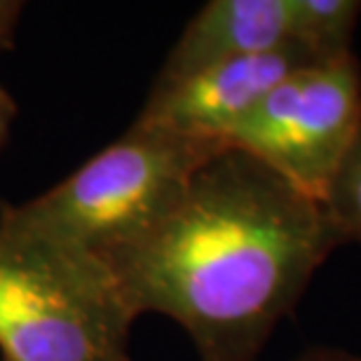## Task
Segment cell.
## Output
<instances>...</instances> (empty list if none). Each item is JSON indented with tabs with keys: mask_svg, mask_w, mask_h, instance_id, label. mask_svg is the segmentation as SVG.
<instances>
[{
	"mask_svg": "<svg viewBox=\"0 0 361 361\" xmlns=\"http://www.w3.org/2000/svg\"><path fill=\"white\" fill-rule=\"evenodd\" d=\"M223 148L134 122L47 192L5 204L0 228L108 270L176 207L195 171Z\"/></svg>",
	"mask_w": 361,
	"mask_h": 361,
	"instance_id": "2",
	"label": "cell"
},
{
	"mask_svg": "<svg viewBox=\"0 0 361 361\" xmlns=\"http://www.w3.org/2000/svg\"><path fill=\"white\" fill-rule=\"evenodd\" d=\"M338 247L322 202L226 146L108 272L134 317L174 319L200 361H254Z\"/></svg>",
	"mask_w": 361,
	"mask_h": 361,
	"instance_id": "1",
	"label": "cell"
},
{
	"mask_svg": "<svg viewBox=\"0 0 361 361\" xmlns=\"http://www.w3.org/2000/svg\"><path fill=\"white\" fill-rule=\"evenodd\" d=\"M291 0H212L188 21L153 85L291 45Z\"/></svg>",
	"mask_w": 361,
	"mask_h": 361,
	"instance_id": "6",
	"label": "cell"
},
{
	"mask_svg": "<svg viewBox=\"0 0 361 361\" xmlns=\"http://www.w3.org/2000/svg\"><path fill=\"white\" fill-rule=\"evenodd\" d=\"M291 42L317 66L355 54L361 3L359 0H291Z\"/></svg>",
	"mask_w": 361,
	"mask_h": 361,
	"instance_id": "7",
	"label": "cell"
},
{
	"mask_svg": "<svg viewBox=\"0 0 361 361\" xmlns=\"http://www.w3.org/2000/svg\"><path fill=\"white\" fill-rule=\"evenodd\" d=\"M322 207L341 244L361 247V115L355 136L329 180Z\"/></svg>",
	"mask_w": 361,
	"mask_h": 361,
	"instance_id": "8",
	"label": "cell"
},
{
	"mask_svg": "<svg viewBox=\"0 0 361 361\" xmlns=\"http://www.w3.org/2000/svg\"><path fill=\"white\" fill-rule=\"evenodd\" d=\"M317 66L300 47L284 45L270 52L240 56L178 82L153 85L136 125L197 141L223 143L281 80L300 68Z\"/></svg>",
	"mask_w": 361,
	"mask_h": 361,
	"instance_id": "5",
	"label": "cell"
},
{
	"mask_svg": "<svg viewBox=\"0 0 361 361\" xmlns=\"http://www.w3.org/2000/svg\"><path fill=\"white\" fill-rule=\"evenodd\" d=\"M14 118H17V104H14V99L10 94L0 87V148L5 146Z\"/></svg>",
	"mask_w": 361,
	"mask_h": 361,
	"instance_id": "11",
	"label": "cell"
},
{
	"mask_svg": "<svg viewBox=\"0 0 361 361\" xmlns=\"http://www.w3.org/2000/svg\"><path fill=\"white\" fill-rule=\"evenodd\" d=\"M361 115V63L357 54L307 66L281 80L223 139L288 180L324 200Z\"/></svg>",
	"mask_w": 361,
	"mask_h": 361,
	"instance_id": "4",
	"label": "cell"
},
{
	"mask_svg": "<svg viewBox=\"0 0 361 361\" xmlns=\"http://www.w3.org/2000/svg\"><path fill=\"white\" fill-rule=\"evenodd\" d=\"M134 319L106 268L0 228V361H132Z\"/></svg>",
	"mask_w": 361,
	"mask_h": 361,
	"instance_id": "3",
	"label": "cell"
},
{
	"mask_svg": "<svg viewBox=\"0 0 361 361\" xmlns=\"http://www.w3.org/2000/svg\"><path fill=\"white\" fill-rule=\"evenodd\" d=\"M293 361H361V355H355V352H348L343 348H310L305 352H300Z\"/></svg>",
	"mask_w": 361,
	"mask_h": 361,
	"instance_id": "10",
	"label": "cell"
},
{
	"mask_svg": "<svg viewBox=\"0 0 361 361\" xmlns=\"http://www.w3.org/2000/svg\"><path fill=\"white\" fill-rule=\"evenodd\" d=\"M21 3L14 0H0V52L12 47L14 33H17V24L21 17Z\"/></svg>",
	"mask_w": 361,
	"mask_h": 361,
	"instance_id": "9",
	"label": "cell"
}]
</instances>
